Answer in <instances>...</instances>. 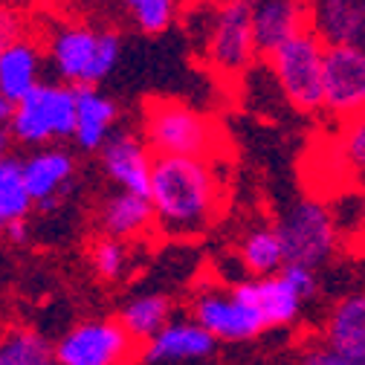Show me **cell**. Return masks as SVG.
<instances>
[{
	"instance_id": "6da1fadb",
	"label": "cell",
	"mask_w": 365,
	"mask_h": 365,
	"mask_svg": "<svg viewBox=\"0 0 365 365\" xmlns=\"http://www.w3.org/2000/svg\"><path fill=\"white\" fill-rule=\"evenodd\" d=\"M206 157H157L151 174L154 230L163 238H197L220 215L226 182Z\"/></svg>"
},
{
	"instance_id": "7a4b0ae2",
	"label": "cell",
	"mask_w": 365,
	"mask_h": 365,
	"mask_svg": "<svg viewBox=\"0 0 365 365\" xmlns=\"http://www.w3.org/2000/svg\"><path fill=\"white\" fill-rule=\"evenodd\" d=\"M186 24L206 64L223 76L244 73L258 56L250 0H197Z\"/></svg>"
},
{
	"instance_id": "3957f363",
	"label": "cell",
	"mask_w": 365,
	"mask_h": 365,
	"mask_svg": "<svg viewBox=\"0 0 365 365\" xmlns=\"http://www.w3.org/2000/svg\"><path fill=\"white\" fill-rule=\"evenodd\" d=\"M122 35L87 24H61L47 38V58L70 87H99L119 64Z\"/></svg>"
},
{
	"instance_id": "277c9868",
	"label": "cell",
	"mask_w": 365,
	"mask_h": 365,
	"mask_svg": "<svg viewBox=\"0 0 365 365\" xmlns=\"http://www.w3.org/2000/svg\"><path fill=\"white\" fill-rule=\"evenodd\" d=\"M143 136L154 157H206L223 151L215 119L177 99H151L143 110Z\"/></svg>"
},
{
	"instance_id": "5b68a950",
	"label": "cell",
	"mask_w": 365,
	"mask_h": 365,
	"mask_svg": "<svg viewBox=\"0 0 365 365\" xmlns=\"http://www.w3.org/2000/svg\"><path fill=\"white\" fill-rule=\"evenodd\" d=\"M325 50L328 43L307 29L267 56L282 96L299 113H316L325 108Z\"/></svg>"
},
{
	"instance_id": "8992f818",
	"label": "cell",
	"mask_w": 365,
	"mask_h": 365,
	"mask_svg": "<svg viewBox=\"0 0 365 365\" xmlns=\"http://www.w3.org/2000/svg\"><path fill=\"white\" fill-rule=\"evenodd\" d=\"M12 140L47 148L50 143L73 140L76 133V87L64 81H41L29 96L15 105L9 122Z\"/></svg>"
},
{
	"instance_id": "52a82bcc",
	"label": "cell",
	"mask_w": 365,
	"mask_h": 365,
	"mask_svg": "<svg viewBox=\"0 0 365 365\" xmlns=\"http://www.w3.org/2000/svg\"><path fill=\"white\" fill-rule=\"evenodd\" d=\"M140 354L119 319H84L56 342V365H128Z\"/></svg>"
},
{
	"instance_id": "ba28073f",
	"label": "cell",
	"mask_w": 365,
	"mask_h": 365,
	"mask_svg": "<svg viewBox=\"0 0 365 365\" xmlns=\"http://www.w3.org/2000/svg\"><path fill=\"white\" fill-rule=\"evenodd\" d=\"M284 244L287 264L316 269L334 255L336 247V226L331 212L319 200H299L293 203L276 223Z\"/></svg>"
},
{
	"instance_id": "9c48e42d",
	"label": "cell",
	"mask_w": 365,
	"mask_h": 365,
	"mask_svg": "<svg viewBox=\"0 0 365 365\" xmlns=\"http://www.w3.org/2000/svg\"><path fill=\"white\" fill-rule=\"evenodd\" d=\"M192 319L206 328L217 342H244L269 331L267 319L255 304H250L235 287L215 290L206 287L192 299Z\"/></svg>"
},
{
	"instance_id": "30bf717a",
	"label": "cell",
	"mask_w": 365,
	"mask_h": 365,
	"mask_svg": "<svg viewBox=\"0 0 365 365\" xmlns=\"http://www.w3.org/2000/svg\"><path fill=\"white\" fill-rule=\"evenodd\" d=\"M325 110L345 122L365 113V50L331 43L325 50Z\"/></svg>"
},
{
	"instance_id": "8fae6325",
	"label": "cell",
	"mask_w": 365,
	"mask_h": 365,
	"mask_svg": "<svg viewBox=\"0 0 365 365\" xmlns=\"http://www.w3.org/2000/svg\"><path fill=\"white\" fill-rule=\"evenodd\" d=\"M105 174L116 182L122 192H133L148 197L151 174H154V151L148 148L145 136L133 130H113V136L99 151Z\"/></svg>"
},
{
	"instance_id": "7c38bea8",
	"label": "cell",
	"mask_w": 365,
	"mask_h": 365,
	"mask_svg": "<svg viewBox=\"0 0 365 365\" xmlns=\"http://www.w3.org/2000/svg\"><path fill=\"white\" fill-rule=\"evenodd\" d=\"M258 56H272L282 43L313 29V4L307 0H250Z\"/></svg>"
},
{
	"instance_id": "4fadbf2b",
	"label": "cell",
	"mask_w": 365,
	"mask_h": 365,
	"mask_svg": "<svg viewBox=\"0 0 365 365\" xmlns=\"http://www.w3.org/2000/svg\"><path fill=\"white\" fill-rule=\"evenodd\" d=\"M217 339L200 328L195 319H171V322L140 348V356L148 365H186L200 362L215 354Z\"/></svg>"
},
{
	"instance_id": "5bb4252c",
	"label": "cell",
	"mask_w": 365,
	"mask_h": 365,
	"mask_svg": "<svg viewBox=\"0 0 365 365\" xmlns=\"http://www.w3.org/2000/svg\"><path fill=\"white\" fill-rule=\"evenodd\" d=\"M76 160L67 148L61 145H47V148H35L24 160V180L35 206L43 212H50L58 206L61 195L67 192V182L73 180Z\"/></svg>"
},
{
	"instance_id": "9a60e30c",
	"label": "cell",
	"mask_w": 365,
	"mask_h": 365,
	"mask_svg": "<svg viewBox=\"0 0 365 365\" xmlns=\"http://www.w3.org/2000/svg\"><path fill=\"white\" fill-rule=\"evenodd\" d=\"M119 108L99 87H76V133L73 143L84 154H96L113 136Z\"/></svg>"
},
{
	"instance_id": "2e32d148",
	"label": "cell",
	"mask_w": 365,
	"mask_h": 365,
	"mask_svg": "<svg viewBox=\"0 0 365 365\" xmlns=\"http://www.w3.org/2000/svg\"><path fill=\"white\" fill-rule=\"evenodd\" d=\"M154 226V209L151 200L133 192H110L99 206V230L105 238L116 241H133L143 238Z\"/></svg>"
},
{
	"instance_id": "e0dca14e",
	"label": "cell",
	"mask_w": 365,
	"mask_h": 365,
	"mask_svg": "<svg viewBox=\"0 0 365 365\" xmlns=\"http://www.w3.org/2000/svg\"><path fill=\"white\" fill-rule=\"evenodd\" d=\"M313 32L331 43L365 50V0H316Z\"/></svg>"
},
{
	"instance_id": "ac0fdd59",
	"label": "cell",
	"mask_w": 365,
	"mask_h": 365,
	"mask_svg": "<svg viewBox=\"0 0 365 365\" xmlns=\"http://www.w3.org/2000/svg\"><path fill=\"white\" fill-rule=\"evenodd\" d=\"M235 290L261 310V316L267 319L269 328H279V325H290L293 319L302 310L304 296L287 282L284 272L279 276H269V279H247L241 284H235Z\"/></svg>"
},
{
	"instance_id": "d6986e66",
	"label": "cell",
	"mask_w": 365,
	"mask_h": 365,
	"mask_svg": "<svg viewBox=\"0 0 365 365\" xmlns=\"http://www.w3.org/2000/svg\"><path fill=\"white\" fill-rule=\"evenodd\" d=\"M41 67H43V50L38 47V41L26 35L18 38L0 56V96L18 105L41 84Z\"/></svg>"
},
{
	"instance_id": "ffe728a7",
	"label": "cell",
	"mask_w": 365,
	"mask_h": 365,
	"mask_svg": "<svg viewBox=\"0 0 365 365\" xmlns=\"http://www.w3.org/2000/svg\"><path fill=\"white\" fill-rule=\"evenodd\" d=\"M325 345L345 356H365V290L345 296L331 310Z\"/></svg>"
},
{
	"instance_id": "44dd1931",
	"label": "cell",
	"mask_w": 365,
	"mask_h": 365,
	"mask_svg": "<svg viewBox=\"0 0 365 365\" xmlns=\"http://www.w3.org/2000/svg\"><path fill=\"white\" fill-rule=\"evenodd\" d=\"M238 261L250 272V279L279 276L287 267V258L276 226H255V230H250L238 247Z\"/></svg>"
},
{
	"instance_id": "7402d4cb",
	"label": "cell",
	"mask_w": 365,
	"mask_h": 365,
	"mask_svg": "<svg viewBox=\"0 0 365 365\" xmlns=\"http://www.w3.org/2000/svg\"><path fill=\"white\" fill-rule=\"evenodd\" d=\"M174 319V304L165 293H140V296H130L122 304L119 313V322L125 325V331L145 345L148 339H154L168 322Z\"/></svg>"
},
{
	"instance_id": "603a6c76",
	"label": "cell",
	"mask_w": 365,
	"mask_h": 365,
	"mask_svg": "<svg viewBox=\"0 0 365 365\" xmlns=\"http://www.w3.org/2000/svg\"><path fill=\"white\" fill-rule=\"evenodd\" d=\"M0 365H56V345L35 328L0 334Z\"/></svg>"
},
{
	"instance_id": "cb8c5ba5",
	"label": "cell",
	"mask_w": 365,
	"mask_h": 365,
	"mask_svg": "<svg viewBox=\"0 0 365 365\" xmlns=\"http://www.w3.org/2000/svg\"><path fill=\"white\" fill-rule=\"evenodd\" d=\"M32 197L24 180V160L15 154L0 157V230H6L9 223L26 220L32 209Z\"/></svg>"
},
{
	"instance_id": "d4e9b609",
	"label": "cell",
	"mask_w": 365,
	"mask_h": 365,
	"mask_svg": "<svg viewBox=\"0 0 365 365\" xmlns=\"http://www.w3.org/2000/svg\"><path fill=\"white\" fill-rule=\"evenodd\" d=\"M130 26L143 35H163L180 15V0H119Z\"/></svg>"
},
{
	"instance_id": "484cf974",
	"label": "cell",
	"mask_w": 365,
	"mask_h": 365,
	"mask_svg": "<svg viewBox=\"0 0 365 365\" xmlns=\"http://www.w3.org/2000/svg\"><path fill=\"white\" fill-rule=\"evenodd\" d=\"M90 264H93L96 276L105 282H122L130 267H133V252L128 247V241H116V238H99L90 250Z\"/></svg>"
},
{
	"instance_id": "4316f807",
	"label": "cell",
	"mask_w": 365,
	"mask_h": 365,
	"mask_svg": "<svg viewBox=\"0 0 365 365\" xmlns=\"http://www.w3.org/2000/svg\"><path fill=\"white\" fill-rule=\"evenodd\" d=\"M339 148H342L348 168L365 174V113L345 122L342 136H339Z\"/></svg>"
},
{
	"instance_id": "83f0119b",
	"label": "cell",
	"mask_w": 365,
	"mask_h": 365,
	"mask_svg": "<svg viewBox=\"0 0 365 365\" xmlns=\"http://www.w3.org/2000/svg\"><path fill=\"white\" fill-rule=\"evenodd\" d=\"M299 365H365V356H345L328 345L322 348H310L302 354Z\"/></svg>"
},
{
	"instance_id": "f1b7e54d",
	"label": "cell",
	"mask_w": 365,
	"mask_h": 365,
	"mask_svg": "<svg viewBox=\"0 0 365 365\" xmlns=\"http://www.w3.org/2000/svg\"><path fill=\"white\" fill-rule=\"evenodd\" d=\"M24 38V18L12 6H0V56H4L12 43Z\"/></svg>"
},
{
	"instance_id": "f546056e",
	"label": "cell",
	"mask_w": 365,
	"mask_h": 365,
	"mask_svg": "<svg viewBox=\"0 0 365 365\" xmlns=\"http://www.w3.org/2000/svg\"><path fill=\"white\" fill-rule=\"evenodd\" d=\"M282 272H284L287 282H290L304 299H310V296L316 293V269H310V267H299V264H287Z\"/></svg>"
},
{
	"instance_id": "4dcf8cb0",
	"label": "cell",
	"mask_w": 365,
	"mask_h": 365,
	"mask_svg": "<svg viewBox=\"0 0 365 365\" xmlns=\"http://www.w3.org/2000/svg\"><path fill=\"white\" fill-rule=\"evenodd\" d=\"M4 235H6L9 241H15V244H24V241H26V235H29V230H26V220L9 223L6 230H4Z\"/></svg>"
},
{
	"instance_id": "1f68e13d",
	"label": "cell",
	"mask_w": 365,
	"mask_h": 365,
	"mask_svg": "<svg viewBox=\"0 0 365 365\" xmlns=\"http://www.w3.org/2000/svg\"><path fill=\"white\" fill-rule=\"evenodd\" d=\"M12 113H15V105H12L9 99H4V96H0V130H4V128H9V122H12Z\"/></svg>"
},
{
	"instance_id": "d6a6232c",
	"label": "cell",
	"mask_w": 365,
	"mask_h": 365,
	"mask_svg": "<svg viewBox=\"0 0 365 365\" xmlns=\"http://www.w3.org/2000/svg\"><path fill=\"white\" fill-rule=\"evenodd\" d=\"M307 4H316V0H307Z\"/></svg>"
},
{
	"instance_id": "836d02e7",
	"label": "cell",
	"mask_w": 365,
	"mask_h": 365,
	"mask_svg": "<svg viewBox=\"0 0 365 365\" xmlns=\"http://www.w3.org/2000/svg\"><path fill=\"white\" fill-rule=\"evenodd\" d=\"M43 4H50V0H43Z\"/></svg>"
}]
</instances>
